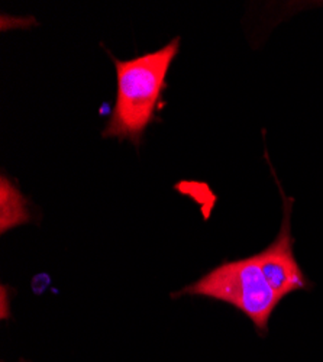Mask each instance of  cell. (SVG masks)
I'll return each mask as SVG.
<instances>
[{
    "mask_svg": "<svg viewBox=\"0 0 323 362\" xmlns=\"http://www.w3.org/2000/svg\"><path fill=\"white\" fill-rule=\"evenodd\" d=\"M29 221L25 200L20 192L13 187L6 177H2V232Z\"/></svg>",
    "mask_w": 323,
    "mask_h": 362,
    "instance_id": "obj_4",
    "label": "cell"
},
{
    "mask_svg": "<svg viewBox=\"0 0 323 362\" xmlns=\"http://www.w3.org/2000/svg\"><path fill=\"white\" fill-rule=\"evenodd\" d=\"M276 183L278 185L277 177ZM278 189L284 199L283 223L274 243L257 254V259L264 277H266L273 291L281 300L287 294L309 288L310 283L302 273V268L299 267L295 254H293V236L290 225L293 200L286 197L280 185Z\"/></svg>",
    "mask_w": 323,
    "mask_h": 362,
    "instance_id": "obj_3",
    "label": "cell"
},
{
    "mask_svg": "<svg viewBox=\"0 0 323 362\" xmlns=\"http://www.w3.org/2000/svg\"><path fill=\"white\" fill-rule=\"evenodd\" d=\"M177 296H200L225 301L244 313L261 334L267 332L269 320L280 301L264 277L257 255L222 262L172 297Z\"/></svg>",
    "mask_w": 323,
    "mask_h": 362,
    "instance_id": "obj_2",
    "label": "cell"
},
{
    "mask_svg": "<svg viewBox=\"0 0 323 362\" xmlns=\"http://www.w3.org/2000/svg\"><path fill=\"white\" fill-rule=\"evenodd\" d=\"M179 51L180 37L131 59H119L107 51L116 69V96L102 138L131 141L141 146L148 127L161 122L158 110L163 107L167 76Z\"/></svg>",
    "mask_w": 323,
    "mask_h": 362,
    "instance_id": "obj_1",
    "label": "cell"
}]
</instances>
